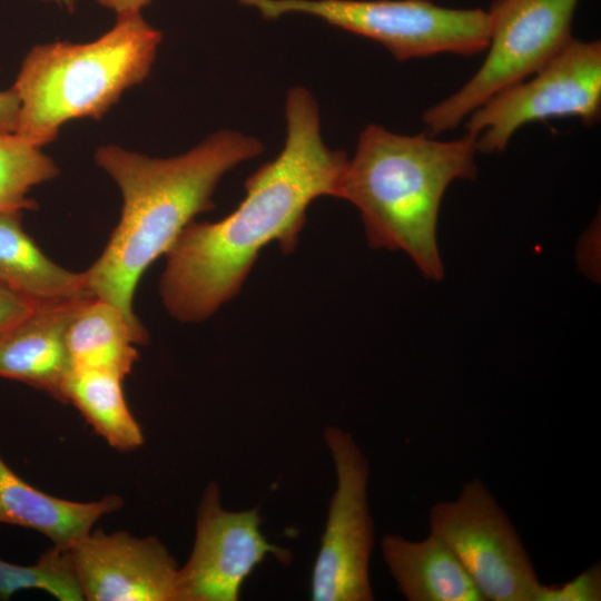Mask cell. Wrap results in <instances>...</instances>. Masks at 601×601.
I'll return each mask as SVG.
<instances>
[{
  "instance_id": "7",
  "label": "cell",
  "mask_w": 601,
  "mask_h": 601,
  "mask_svg": "<svg viewBox=\"0 0 601 601\" xmlns=\"http://www.w3.org/2000/svg\"><path fill=\"white\" fill-rule=\"evenodd\" d=\"M601 115V42L572 38L529 78L497 92L467 117L477 151L504 150L522 126L559 117L594 125Z\"/></svg>"
},
{
  "instance_id": "23",
  "label": "cell",
  "mask_w": 601,
  "mask_h": 601,
  "mask_svg": "<svg viewBox=\"0 0 601 601\" xmlns=\"http://www.w3.org/2000/svg\"><path fill=\"white\" fill-rule=\"evenodd\" d=\"M101 6L114 10L117 16L139 13L151 0H96Z\"/></svg>"
},
{
  "instance_id": "11",
  "label": "cell",
  "mask_w": 601,
  "mask_h": 601,
  "mask_svg": "<svg viewBox=\"0 0 601 601\" xmlns=\"http://www.w3.org/2000/svg\"><path fill=\"white\" fill-rule=\"evenodd\" d=\"M88 601H177L178 565L156 536L91 530L66 549Z\"/></svg>"
},
{
  "instance_id": "14",
  "label": "cell",
  "mask_w": 601,
  "mask_h": 601,
  "mask_svg": "<svg viewBox=\"0 0 601 601\" xmlns=\"http://www.w3.org/2000/svg\"><path fill=\"white\" fill-rule=\"evenodd\" d=\"M381 546L391 575L408 601H485L455 554L434 533L416 542L388 534Z\"/></svg>"
},
{
  "instance_id": "1",
  "label": "cell",
  "mask_w": 601,
  "mask_h": 601,
  "mask_svg": "<svg viewBox=\"0 0 601 601\" xmlns=\"http://www.w3.org/2000/svg\"><path fill=\"white\" fill-rule=\"evenodd\" d=\"M285 118L283 149L248 177L236 209L217 221L193 220L165 255L159 294L176 321L213 316L240 292L266 246L294 252L314 200L337 198L348 158L323 141L318 105L308 90H289Z\"/></svg>"
},
{
  "instance_id": "17",
  "label": "cell",
  "mask_w": 601,
  "mask_h": 601,
  "mask_svg": "<svg viewBox=\"0 0 601 601\" xmlns=\"http://www.w3.org/2000/svg\"><path fill=\"white\" fill-rule=\"evenodd\" d=\"M122 381L108 372L72 370L63 385V401L72 404L109 446L126 453L144 444V434L126 402Z\"/></svg>"
},
{
  "instance_id": "4",
  "label": "cell",
  "mask_w": 601,
  "mask_h": 601,
  "mask_svg": "<svg viewBox=\"0 0 601 601\" xmlns=\"http://www.w3.org/2000/svg\"><path fill=\"white\" fill-rule=\"evenodd\" d=\"M161 39L139 12L117 16L115 26L90 42L33 47L11 87L20 102L16 134L41 148L70 120L100 119L148 77Z\"/></svg>"
},
{
  "instance_id": "24",
  "label": "cell",
  "mask_w": 601,
  "mask_h": 601,
  "mask_svg": "<svg viewBox=\"0 0 601 601\" xmlns=\"http://www.w3.org/2000/svg\"><path fill=\"white\" fill-rule=\"evenodd\" d=\"M42 1L57 3L61 7L69 9L70 11L73 10L75 3H76V0H42Z\"/></svg>"
},
{
  "instance_id": "13",
  "label": "cell",
  "mask_w": 601,
  "mask_h": 601,
  "mask_svg": "<svg viewBox=\"0 0 601 601\" xmlns=\"http://www.w3.org/2000/svg\"><path fill=\"white\" fill-rule=\"evenodd\" d=\"M122 505L115 494L88 502L52 496L20 477L0 455V524L35 530L67 549Z\"/></svg>"
},
{
  "instance_id": "5",
  "label": "cell",
  "mask_w": 601,
  "mask_h": 601,
  "mask_svg": "<svg viewBox=\"0 0 601 601\" xmlns=\"http://www.w3.org/2000/svg\"><path fill=\"white\" fill-rule=\"evenodd\" d=\"M265 18L306 13L383 45L403 61L439 53L472 56L486 50L487 12L431 0H239Z\"/></svg>"
},
{
  "instance_id": "8",
  "label": "cell",
  "mask_w": 601,
  "mask_h": 601,
  "mask_svg": "<svg viewBox=\"0 0 601 601\" xmlns=\"http://www.w3.org/2000/svg\"><path fill=\"white\" fill-rule=\"evenodd\" d=\"M430 525L485 600L533 601L540 585L533 564L510 518L482 481L465 483L455 501L434 505Z\"/></svg>"
},
{
  "instance_id": "10",
  "label": "cell",
  "mask_w": 601,
  "mask_h": 601,
  "mask_svg": "<svg viewBox=\"0 0 601 601\" xmlns=\"http://www.w3.org/2000/svg\"><path fill=\"white\" fill-rule=\"evenodd\" d=\"M258 512L227 511L218 484L206 486L191 553L177 572V601H237L243 582L267 554L285 564L292 560L290 550L270 544L262 534Z\"/></svg>"
},
{
  "instance_id": "18",
  "label": "cell",
  "mask_w": 601,
  "mask_h": 601,
  "mask_svg": "<svg viewBox=\"0 0 601 601\" xmlns=\"http://www.w3.org/2000/svg\"><path fill=\"white\" fill-rule=\"evenodd\" d=\"M55 161L16 132L0 134V211L37 209L30 189L57 177Z\"/></svg>"
},
{
  "instance_id": "19",
  "label": "cell",
  "mask_w": 601,
  "mask_h": 601,
  "mask_svg": "<svg viewBox=\"0 0 601 601\" xmlns=\"http://www.w3.org/2000/svg\"><path fill=\"white\" fill-rule=\"evenodd\" d=\"M29 589L42 590L60 601L85 600L66 549L55 545L30 565L0 558V600L7 601L18 591Z\"/></svg>"
},
{
  "instance_id": "9",
  "label": "cell",
  "mask_w": 601,
  "mask_h": 601,
  "mask_svg": "<svg viewBox=\"0 0 601 601\" xmlns=\"http://www.w3.org/2000/svg\"><path fill=\"white\" fill-rule=\"evenodd\" d=\"M324 440L336 471L325 530L312 573L315 601L374 599L368 564L374 525L367 503L368 462L354 439L326 427Z\"/></svg>"
},
{
  "instance_id": "16",
  "label": "cell",
  "mask_w": 601,
  "mask_h": 601,
  "mask_svg": "<svg viewBox=\"0 0 601 601\" xmlns=\"http://www.w3.org/2000/svg\"><path fill=\"white\" fill-rule=\"evenodd\" d=\"M148 342L149 335L135 329L116 306L97 297L79 306L67 332L72 370L102 371L122 378L139 359L136 345Z\"/></svg>"
},
{
  "instance_id": "15",
  "label": "cell",
  "mask_w": 601,
  "mask_h": 601,
  "mask_svg": "<svg viewBox=\"0 0 601 601\" xmlns=\"http://www.w3.org/2000/svg\"><path fill=\"white\" fill-rule=\"evenodd\" d=\"M23 211H0V285L37 305L95 297L85 273H75L47 257L26 233Z\"/></svg>"
},
{
  "instance_id": "6",
  "label": "cell",
  "mask_w": 601,
  "mask_h": 601,
  "mask_svg": "<svg viewBox=\"0 0 601 601\" xmlns=\"http://www.w3.org/2000/svg\"><path fill=\"white\" fill-rule=\"evenodd\" d=\"M580 0H494L487 55L479 70L456 92L428 108L423 122L428 136L456 128L497 92L533 75L573 37L571 27Z\"/></svg>"
},
{
  "instance_id": "12",
  "label": "cell",
  "mask_w": 601,
  "mask_h": 601,
  "mask_svg": "<svg viewBox=\"0 0 601 601\" xmlns=\"http://www.w3.org/2000/svg\"><path fill=\"white\" fill-rule=\"evenodd\" d=\"M87 299L35 306L0 341V377L65 402L63 385L72 371L67 332Z\"/></svg>"
},
{
  "instance_id": "22",
  "label": "cell",
  "mask_w": 601,
  "mask_h": 601,
  "mask_svg": "<svg viewBox=\"0 0 601 601\" xmlns=\"http://www.w3.org/2000/svg\"><path fill=\"white\" fill-rule=\"evenodd\" d=\"M20 102L12 88L0 91V134L16 132Z\"/></svg>"
},
{
  "instance_id": "3",
  "label": "cell",
  "mask_w": 601,
  "mask_h": 601,
  "mask_svg": "<svg viewBox=\"0 0 601 601\" xmlns=\"http://www.w3.org/2000/svg\"><path fill=\"white\" fill-rule=\"evenodd\" d=\"M476 151L475 138L466 132L445 141L370 125L347 159L337 198L358 209L371 248L402 250L426 278L440 280L441 201L453 180L475 178Z\"/></svg>"
},
{
  "instance_id": "21",
  "label": "cell",
  "mask_w": 601,
  "mask_h": 601,
  "mask_svg": "<svg viewBox=\"0 0 601 601\" xmlns=\"http://www.w3.org/2000/svg\"><path fill=\"white\" fill-rule=\"evenodd\" d=\"M37 304L0 285V341Z\"/></svg>"
},
{
  "instance_id": "2",
  "label": "cell",
  "mask_w": 601,
  "mask_h": 601,
  "mask_svg": "<svg viewBox=\"0 0 601 601\" xmlns=\"http://www.w3.org/2000/svg\"><path fill=\"white\" fill-rule=\"evenodd\" d=\"M262 151L257 138L228 129L168 158L115 145L98 148L95 161L117 184L122 207L101 255L83 272L88 290L149 335L132 307L145 270L168 253L196 216L214 208L213 197L224 176Z\"/></svg>"
},
{
  "instance_id": "20",
  "label": "cell",
  "mask_w": 601,
  "mask_h": 601,
  "mask_svg": "<svg viewBox=\"0 0 601 601\" xmlns=\"http://www.w3.org/2000/svg\"><path fill=\"white\" fill-rule=\"evenodd\" d=\"M601 600V566L595 563L574 579L559 585L538 587L533 601Z\"/></svg>"
}]
</instances>
